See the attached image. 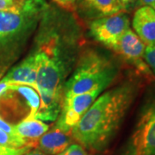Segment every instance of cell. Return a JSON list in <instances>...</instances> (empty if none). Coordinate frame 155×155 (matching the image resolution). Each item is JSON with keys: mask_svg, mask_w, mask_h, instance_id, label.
<instances>
[{"mask_svg": "<svg viewBox=\"0 0 155 155\" xmlns=\"http://www.w3.org/2000/svg\"><path fill=\"white\" fill-rule=\"evenodd\" d=\"M57 5L68 11H72L76 7L77 0H54Z\"/></svg>", "mask_w": 155, "mask_h": 155, "instance_id": "d6986e66", "label": "cell"}, {"mask_svg": "<svg viewBox=\"0 0 155 155\" xmlns=\"http://www.w3.org/2000/svg\"><path fill=\"white\" fill-rule=\"evenodd\" d=\"M76 6L84 17L91 20L125 11L116 0H78Z\"/></svg>", "mask_w": 155, "mask_h": 155, "instance_id": "30bf717a", "label": "cell"}, {"mask_svg": "<svg viewBox=\"0 0 155 155\" xmlns=\"http://www.w3.org/2000/svg\"><path fill=\"white\" fill-rule=\"evenodd\" d=\"M15 132L20 137L35 144L37 140L49 129V125L42 121L32 118H24L14 126Z\"/></svg>", "mask_w": 155, "mask_h": 155, "instance_id": "4fadbf2b", "label": "cell"}, {"mask_svg": "<svg viewBox=\"0 0 155 155\" xmlns=\"http://www.w3.org/2000/svg\"><path fill=\"white\" fill-rule=\"evenodd\" d=\"M128 28H130V20L125 11L95 19L90 23L91 36L111 49Z\"/></svg>", "mask_w": 155, "mask_h": 155, "instance_id": "277c9868", "label": "cell"}, {"mask_svg": "<svg viewBox=\"0 0 155 155\" xmlns=\"http://www.w3.org/2000/svg\"><path fill=\"white\" fill-rule=\"evenodd\" d=\"M36 68V86L49 92H61L62 72L54 54L43 48L35 54Z\"/></svg>", "mask_w": 155, "mask_h": 155, "instance_id": "5b68a950", "label": "cell"}, {"mask_svg": "<svg viewBox=\"0 0 155 155\" xmlns=\"http://www.w3.org/2000/svg\"><path fill=\"white\" fill-rule=\"evenodd\" d=\"M137 5L140 7L148 6L155 11V0H137Z\"/></svg>", "mask_w": 155, "mask_h": 155, "instance_id": "44dd1931", "label": "cell"}, {"mask_svg": "<svg viewBox=\"0 0 155 155\" xmlns=\"http://www.w3.org/2000/svg\"><path fill=\"white\" fill-rule=\"evenodd\" d=\"M134 33L146 46H155V11L148 6L139 7L132 21Z\"/></svg>", "mask_w": 155, "mask_h": 155, "instance_id": "ba28073f", "label": "cell"}, {"mask_svg": "<svg viewBox=\"0 0 155 155\" xmlns=\"http://www.w3.org/2000/svg\"><path fill=\"white\" fill-rule=\"evenodd\" d=\"M144 61L155 75V46H146Z\"/></svg>", "mask_w": 155, "mask_h": 155, "instance_id": "2e32d148", "label": "cell"}, {"mask_svg": "<svg viewBox=\"0 0 155 155\" xmlns=\"http://www.w3.org/2000/svg\"><path fill=\"white\" fill-rule=\"evenodd\" d=\"M117 1V3L121 5L122 9L124 10V11H127V7L129 5H131L133 3H134L136 0H116Z\"/></svg>", "mask_w": 155, "mask_h": 155, "instance_id": "cb8c5ba5", "label": "cell"}, {"mask_svg": "<svg viewBox=\"0 0 155 155\" xmlns=\"http://www.w3.org/2000/svg\"><path fill=\"white\" fill-rule=\"evenodd\" d=\"M71 135L72 133L54 126L39 139L38 150L48 155L60 154L70 146Z\"/></svg>", "mask_w": 155, "mask_h": 155, "instance_id": "8fae6325", "label": "cell"}, {"mask_svg": "<svg viewBox=\"0 0 155 155\" xmlns=\"http://www.w3.org/2000/svg\"><path fill=\"white\" fill-rule=\"evenodd\" d=\"M23 155H48L44 153H42V152H41L40 150L38 149H35V150H29L26 153H24Z\"/></svg>", "mask_w": 155, "mask_h": 155, "instance_id": "d4e9b609", "label": "cell"}, {"mask_svg": "<svg viewBox=\"0 0 155 155\" xmlns=\"http://www.w3.org/2000/svg\"><path fill=\"white\" fill-rule=\"evenodd\" d=\"M26 1H27V0H12L14 6H16L17 8H19V9L22 8V6H23V5L25 4Z\"/></svg>", "mask_w": 155, "mask_h": 155, "instance_id": "484cf974", "label": "cell"}, {"mask_svg": "<svg viewBox=\"0 0 155 155\" xmlns=\"http://www.w3.org/2000/svg\"><path fill=\"white\" fill-rule=\"evenodd\" d=\"M0 129L5 131L6 133L11 134L13 135H17L16 132H15V128L13 125H11L9 122H5L1 116H0Z\"/></svg>", "mask_w": 155, "mask_h": 155, "instance_id": "ffe728a7", "label": "cell"}, {"mask_svg": "<svg viewBox=\"0 0 155 155\" xmlns=\"http://www.w3.org/2000/svg\"><path fill=\"white\" fill-rule=\"evenodd\" d=\"M34 89L38 92L41 103L38 111L32 119H37L42 122H52L56 120L62 110V102H64L61 92H49L38 88L36 85Z\"/></svg>", "mask_w": 155, "mask_h": 155, "instance_id": "9c48e42d", "label": "cell"}, {"mask_svg": "<svg viewBox=\"0 0 155 155\" xmlns=\"http://www.w3.org/2000/svg\"><path fill=\"white\" fill-rule=\"evenodd\" d=\"M5 1H7V2H10V3H12V4H13L12 0H5Z\"/></svg>", "mask_w": 155, "mask_h": 155, "instance_id": "4316f807", "label": "cell"}, {"mask_svg": "<svg viewBox=\"0 0 155 155\" xmlns=\"http://www.w3.org/2000/svg\"><path fill=\"white\" fill-rule=\"evenodd\" d=\"M31 149V147H24L21 148H13L0 146V155H23Z\"/></svg>", "mask_w": 155, "mask_h": 155, "instance_id": "e0dca14e", "label": "cell"}, {"mask_svg": "<svg viewBox=\"0 0 155 155\" xmlns=\"http://www.w3.org/2000/svg\"><path fill=\"white\" fill-rule=\"evenodd\" d=\"M15 90L17 92H19L26 100L29 108V114L25 118H33L36 112L38 111L40 107V96L38 92L32 87L28 85H23V84H16Z\"/></svg>", "mask_w": 155, "mask_h": 155, "instance_id": "5bb4252c", "label": "cell"}, {"mask_svg": "<svg viewBox=\"0 0 155 155\" xmlns=\"http://www.w3.org/2000/svg\"><path fill=\"white\" fill-rule=\"evenodd\" d=\"M145 48L144 42L139 38L133 29L128 28L112 50L122 56L126 61L131 62L142 72H148L149 67L144 61Z\"/></svg>", "mask_w": 155, "mask_h": 155, "instance_id": "52a82bcc", "label": "cell"}, {"mask_svg": "<svg viewBox=\"0 0 155 155\" xmlns=\"http://www.w3.org/2000/svg\"><path fill=\"white\" fill-rule=\"evenodd\" d=\"M12 86H13V84H11L0 82V98L2 97V96L5 94L6 91L11 90Z\"/></svg>", "mask_w": 155, "mask_h": 155, "instance_id": "7402d4cb", "label": "cell"}, {"mask_svg": "<svg viewBox=\"0 0 155 155\" xmlns=\"http://www.w3.org/2000/svg\"><path fill=\"white\" fill-rule=\"evenodd\" d=\"M103 91L95 90L64 99L61 114L55 126L72 133V128L88 110Z\"/></svg>", "mask_w": 155, "mask_h": 155, "instance_id": "8992f818", "label": "cell"}, {"mask_svg": "<svg viewBox=\"0 0 155 155\" xmlns=\"http://www.w3.org/2000/svg\"><path fill=\"white\" fill-rule=\"evenodd\" d=\"M33 142L28 141L19 135H13L0 129V146L13 148H21L24 147H33Z\"/></svg>", "mask_w": 155, "mask_h": 155, "instance_id": "9a60e30c", "label": "cell"}, {"mask_svg": "<svg viewBox=\"0 0 155 155\" xmlns=\"http://www.w3.org/2000/svg\"><path fill=\"white\" fill-rule=\"evenodd\" d=\"M58 155H86V153L81 145L72 144Z\"/></svg>", "mask_w": 155, "mask_h": 155, "instance_id": "ac0fdd59", "label": "cell"}, {"mask_svg": "<svg viewBox=\"0 0 155 155\" xmlns=\"http://www.w3.org/2000/svg\"><path fill=\"white\" fill-rule=\"evenodd\" d=\"M118 74V68L102 56L84 57L65 85V99L95 90L109 87Z\"/></svg>", "mask_w": 155, "mask_h": 155, "instance_id": "7a4b0ae2", "label": "cell"}, {"mask_svg": "<svg viewBox=\"0 0 155 155\" xmlns=\"http://www.w3.org/2000/svg\"><path fill=\"white\" fill-rule=\"evenodd\" d=\"M16 6L12 3L7 2L5 0H0V11H7V10H11L12 8H14Z\"/></svg>", "mask_w": 155, "mask_h": 155, "instance_id": "603a6c76", "label": "cell"}, {"mask_svg": "<svg viewBox=\"0 0 155 155\" xmlns=\"http://www.w3.org/2000/svg\"><path fill=\"white\" fill-rule=\"evenodd\" d=\"M0 82L11 84H23L34 88L36 85L35 54L28 56L22 62L12 68Z\"/></svg>", "mask_w": 155, "mask_h": 155, "instance_id": "7c38bea8", "label": "cell"}, {"mask_svg": "<svg viewBox=\"0 0 155 155\" xmlns=\"http://www.w3.org/2000/svg\"><path fill=\"white\" fill-rule=\"evenodd\" d=\"M125 155H155V99L142 109Z\"/></svg>", "mask_w": 155, "mask_h": 155, "instance_id": "3957f363", "label": "cell"}, {"mask_svg": "<svg viewBox=\"0 0 155 155\" xmlns=\"http://www.w3.org/2000/svg\"><path fill=\"white\" fill-rule=\"evenodd\" d=\"M138 91L128 81L102 94L72 128V136L83 147L104 150L117 133Z\"/></svg>", "mask_w": 155, "mask_h": 155, "instance_id": "6da1fadb", "label": "cell"}]
</instances>
